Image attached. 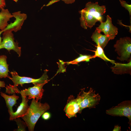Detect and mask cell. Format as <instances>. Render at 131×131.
<instances>
[{"label": "cell", "instance_id": "26", "mask_svg": "<svg viewBox=\"0 0 131 131\" xmlns=\"http://www.w3.org/2000/svg\"><path fill=\"white\" fill-rule=\"evenodd\" d=\"M5 84L4 81L0 80V87H5Z\"/></svg>", "mask_w": 131, "mask_h": 131}, {"label": "cell", "instance_id": "17", "mask_svg": "<svg viewBox=\"0 0 131 131\" xmlns=\"http://www.w3.org/2000/svg\"><path fill=\"white\" fill-rule=\"evenodd\" d=\"M7 56L5 55L0 56V78H8V65L7 62Z\"/></svg>", "mask_w": 131, "mask_h": 131}, {"label": "cell", "instance_id": "19", "mask_svg": "<svg viewBox=\"0 0 131 131\" xmlns=\"http://www.w3.org/2000/svg\"><path fill=\"white\" fill-rule=\"evenodd\" d=\"M94 58L93 56L80 54V56L73 60L66 62V63L67 64H77L78 63L82 61L88 62L90 59Z\"/></svg>", "mask_w": 131, "mask_h": 131}, {"label": "cell", "instance_id": "27", "mask_svg": "<svg viewBox=\"0 0 131 131\" xmlns=\"http://www.w3.org/2000/svg\"><path fill=\"white\" fill-rule=\"evenodd\" d=\"M3 32L1 30L0 31V44L2 42V38L0 37V35L1 33Z\"/></svg>", "mask_w": 131, "mask_h": 131}, {"label": "cell", "instance_id": "4", "mask_svg": "<svg viewBox=\"0 0 131 131\" xmlns=\"http://www.w3.org/2000/svg\"><path fill=\"white\" fill-rule=\"evenodd\" d=\"M115 51L119 56L117 59L121 61L128 62L131 59V39L130 37L121 38L117 41L114 45Z\"/></svg>", "mask_w": 131, "mask_h": 131}, {"label": "cell", "instance_id": "10", "mask_svg": "<svg viewBox=\"0 0 131 131\" xmlns=\"http://www.w3.org/2000/svg\"><path fill=\"white\" fill-rule=\"evenodd\" d=\"M17 89L16 93H20L21 95L22 101L16 111L9 114V119L10 120L24 116L27 112L29 107L28 104V99L27 97L25 96L23 93L21 91L19 90L18 88Z\"/></svg>", "mask_w": 131, "mask_h": 131}, {"label": "cell", "instance_id": "1", "mask_svg": "<svg viewBox=\"0 0 131 131\" xmlns=\"http://www.w3.org/2000/svg\"><path fill=\"white\" fill-rule=\"evenodd\" d=\"M106 12L105 6H100L97 2H87L85 8L79 11L81 26L85 29L91 28L97 22H103V15Z\"/></svg>", "mask_w": 131, "mask_h": 131}, {"label": "cell", "instance_id": "9", "mask_svg": "<svg viewBox=\"0 0 131 131\" xmlns=\"http://www.w3.org/2000/svg\"><path fill=\"white\" fill-rule=\"evenodd\" d=\"M48 82L42 83H35L34 86L21 90L25 96H28V99L34 98L37 101L41 99L43 95L44 90L43 88V86Z\"/></svg>", "mask_w": 131, "mask_h": 131}, {"label": "cell", "instance_id": "28", "mask_svg": "<svg viewBox=\"0 0 131 131\" xmlns=\"http://www.w3.org/2000/svg\"><path fill=\"white\" fill-rule=\"evenodd\" d=\"M13 0L15 1L16 2H17L18 0Z\"/></svg>", "mask_w": 131, "mask_h": 131}, {"label": "cell", "instance_id": "20", "mask_svg": "<svg viewBox=\"0 0 131 131\" xmlns=\"http://www.w3.org/2000/svg\"><path fill=\"white\" fill-rule=\"evenodd\" d=\"M18 117L14 120L16 122L18 125V128L15 131H25V128L27 127L26 123L22 121Z\"/></svg>", "mask_w": 131, "mask_h": 131}, {"label": "cell", "instance_id": "22", "mask_svg": "<svg viewBox=\"0 0 131 131\" xmlns=\"http://www.w3.org/2000/svg\"><path fill=\"white\" fill-rule=\"evenodd\" d=\"M60 0H51L46 5H44V6H48L53 3L59 1ZM64 1L65 3L67 4H71L74 3L75 1V0H62Z\"/></svg>", "mask_w": 131, "mask_h": 131}, {"label": "cell", "instance_id": "14", "mask_svg": "<svg viewBox=\"0 0 131 131\" xmlns=\"http://www.w3.org/2000/svg\"><path fill=\"white\" fill-rule=\"evenodd\" d=\"M93 41L97 45L98 44L103 49L110 40L105 35H102L96 29L93 33L91 37Z\"/></svg>", "mask_w": 131, "mask_h": 131}, {"label": "cell", "instance_id": "25", "mask_svg": "<svg viewBox=\"0 0 131 131\" xmlns=\"http://www.w3.org/2000/svg\"><path fill=\"white\" fill-rule=\"evenodd\" d=\"M121 127L118 125H115L113 130V131H121Z\"/></svg>", "mask_w": 131, "mask_h": 131}, {"label": "cell", "instance_id": "3", "mask_svg": "<svg viewBox=\"0 0 131 131\" xmlns=\"http://www.w3.org/2000/svg\"><path fill=\"white\" fill-rule=\"evenodd\" d=\"M81 90L76 98L79 106L80 113L85 108H95L101 99L98 93L96 94L95 90L92 88L87 92L84 91V88Z\"/></svg>", "mask_w": 131, "mask_h": 131}, {"label": "cell", "instance_id": "7", "mask_svg": "<svg viewBox=\"0 0 131 131\" xmlns=\"http://www.w3.org/2000/svg\"><path fill=\"white\" fill-rule=\"evenodd\" d=\"M3 41L0 44V49H5L9 52L13 50L16 52L19 57L21 55V48L18 46L17 42L14 41V35L12 32L6 30L3 32Z\"/></svg>", "mask_w": 131, "mask_h": 131}, {"label": "cell", "instance_id": "24", "mask_svg": "<svg viewBox=\"0 0 131 131\" xmlns=\"http://www.w3.org/2000/svg\"><path fill=\"white\" fill-rule=\"evenodd\" d=\"M5 5V0H0V10L2 8H3Z\"/></svg>", "mask_w": 131, "mask_h": 131}, {"label": "cell", "instance_id": "2", "mask_svg": "<svg viewBox=\"0 0 131 131\" xmlns=\"http://www.w3.org/2000/svg\"><path fill=\"white\" fill-rule=\"evenodd\" d=\"M50 109L46 103H41L33 98L25 114L21 117L26 123L29 131H33L35 125L40 116Z\"/></svg>", "mask_w": 131, "mask_h": 131}, {"label": "cell", "instance_id": "21", "mask_svg": "<svg viewBox=\"0 0 131 131\" xmlns=\"http://www.w3.org/2000/svg\"><path fill=\"white\" fill-rule=\"evenodd\" d=\"M119 1L121 6L127 9L129 11L131 19V5L129 4L126 1L123 0H120Z\"/></svg>", "mask_w": 131, "mask_h": 131}, {"label": "cell", "instance_id": "5", "mask_svg": "<svg viewBox=\"0 0 131 131\" xmlns=\"http://www.w3.org/2000/svg\"><path fill=\"white\" fill-rule=\"evenodd\" d=\"M106 113L113 116H125L129 119L128 123L131 125V101H123L117 106L107 110Z\"/></svg>", "mask_w": 131, "mask_h": 131}, {"label": "cell", "instance_id": "6", "mask_svg": "<svg viewBox=\"0 0 131 131\" xmlns=\"http://www.w3.org/2000/svg\"><path fill=\"white\" fill-rule=\"evenodd\" d=\"M48 71L47 69L45 70L41 77L37 79L20 76L15 71L11 72L12 77L9 76L8 78L12 81L14 83L13 86L15 87H17L19 85L22 86L23 84L25 83H32L34 84L36 83H42L50 81L48 79V77L47 74Z\"/></svg>", "mask_w": 131, "mask_h": 131}, {"label": "cell", "instance_id": "23", "mask_svg": "<svg viewBox=\"0 0 131 131\" xmlns=\"http://www.w3.org/2000/svg\"><path fill=\"white\" fill-rule=\"evenodd\" d=\"M42 118L45 120H47L49 119L50 117V113L48 112H45L42 115Z\"/></svg>", "mask_w": 131, "mask_h": 131}, {"label": "cell", "instance_id": "11", "mask_svg": "<svg viewBox=\"0 0 131 131\" xmlns=\"http://www.w3.org/2000/svg\"><path fill=\"white\" fill-rule=\"evenodd\" d=\"M18 11L12 13V15L16 18V20L13 23L8 24L4 30H1L3 32L6 30L16 32L20 30L23 23L27 18V15L25 13H21Z\"/></svg>", "mask_w": 131, "mask_h": 131}, {"label": "cell", "instance_id": "8", "mask_svg": "<svg viewBox=\"0 0 131 131\" xmlns=\"http://www.w3.org/2000/svg\"><path fill=\"white\" fill-rule=\"evenodd\" d=\"M106 17V21L100 23V25L96 28V29L100 33H104L110 40H113L118 33V29L113 25L111 18L109 16L107 15Z\"/></svg>", "mask_w": 131, "mask_h": 131}, {"label": "cell", "instance_id": "12", "mask_svg": "<svg viewBox=\"0 0 131 131\" xmlns=\"http://www.w3.org/2000/svg\"><path fill=\"white\" fill-rule=\"evenodd\" d=\"M80 108L76 98L73 95L68 98L67 103L65 107L64 111L66 115L69 118L76 117V114L79 113Z\"/></svg>", "mask_w": 131, "mask_h": 131}, {"label": "cell", "instance_id": "18", "mask_svg": "<svg viewBox=\"0 0 131 131\" xmlns=\"http://www.w3.org/2000/svg\"><path fill=\"white\" fill-rule=\"evenodd\" d=\"M97 49L95 50L92 51L95 53L93 55L94 58L96 57H99L105 61H108L113 64L115 61L108 58L105 55L103 49L98 44L96 46Z\"/></svg>", "mask_w": 131, "mask_h": 131}, {"label": "cell", "instance_id": "16", "mask_svg": "<svg viewBox=\"0 0 131 131\" xmlns=\"http://www.w3.org/2000/svg\"><path fill=\"white\" fill-rule=\"evenodd\" d=\"M0 12V29L3 31L8 25V22L10 18L14 17L8 9L2 8Z\"/></svg>", "mask_w": 131, "mask_h": 131}, {"label": "cell", "instance_id": "13", "mask_svg": "<svg viewBox=\"0 0 131 131\" xmlns=\"http://www.w3.org/2000/svg\"><path fill=\"white\" fill-rule=\"evenodd\" d=\"M115 66L111 67L112 71L116 74H131V60L127 63L122 64L114 62Z\"/></svg>", "mask_w": 131, "mask_h": 131}, {"label": "cell", "instance_id": "15", "mask_svg": "<svg viewBox=\"0 0 131 131\" xmlns=\"http://www.w3.org/2000/svg\"><path fill=\"white\" fill-rule=\"evenodd\" d=\"M0 94L5 100L9 114L14 112L12 107L17 103L16 101L19 98V97L16 96L14 93L13 95L9 96L1 92Z\"/></svg>", "mask_w": 131, "mask_h": 131}]
</instances>
